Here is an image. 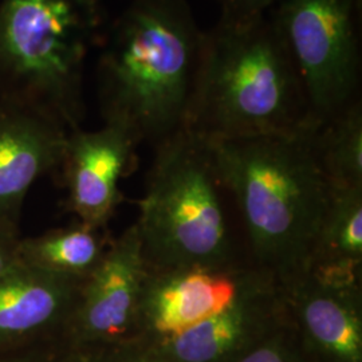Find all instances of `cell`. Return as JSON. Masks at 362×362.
<instances>
[{
	"instance_id": "277c9868",
	"label": "cell",
	"mask_w": 362,
	"mask_h": 362,
	"mask_svg": "<svg viewBox=\"0 0 362 362\" xmlns=\"http://www.w3.org/2000/svg\"><path fill=\"white\" fill-rule=\"evenodd\" d=\"M105 30L104 0H1L0 100L81 128L86 61Z\"/></svg>"
},
{
	"instance_id": "9a60e30c",
	"label": "cell",
	"mask_w": 362,
	"mask_h": 362,
	"mask_svg": "<svg viewBox=\"0 0 362 362\" xmlns=\"http://www.w3.org/2000/svg\"><path fill=\"white\" fill-rule=\"evenodd\" d=\"M311 149L333 189H362V103L357 98L318 121Z\"/></svg>"
},
{
	"instance_id": "ba28073f",
	"label": "cell",
	"mask_w": 362,
	"mask_h": 362,
	"mask_svg": "<svg viewBox=\"0 0 362 362\" xmlns=\"http://www.w3.org/2000/svg\"><path fill=\"white\" fill-rule=\"evenodd\" d=\"M259 272L248 259L228 266L148 269L136 344L177 336L227 309Z\"/></svg>"
},
{
	"instance_id": "6da1fadb",
	"label": "cell",
	"mask_w": 362,
	"mask_h": 362,
	"mask_svg": "<svg viewBox=\"0 0 362 362\" xmlns=\"http://www.w3.org/2000/svg\"><path fill=\"white\" fill-rule=\"evenodd\" d=\"M311 129L207 140L242 220L250 262L281 286L308 270L332 194L311 149Z\"/></svg>"
},
{
	"instance_id": "9c48e42d",
	"label": "cell",
	"mask_w": 362,
	"mask_h": 362,
	"mask_svg": "<svg viewBox=\"0 0 362 362\" xmlns=\"http://www.w3.org/2000/svg\"><path fill=\"white\" fill-rule=\"evenodd\" d=\"M282 290L311 361L362 362V272L308 270Z\"/></svg>"
},
{
	"instance_id": "ac0fdd59",
	"label": "cell",
	"mask_w": 362,
	"mask_h": 362,
	"mask_svg": "<svg viewBox=\"0 0 362 362\" xmlns=\"http://www.w3.org/2000/svg\"><path fill=\"white\" fill-rule=\"evenodd\" d=\"M65 354L66 362H153L145 350L134 342L90 349L65 350Z\"/></svg>"
},
{
	"instance_id": "7c38bea8",
	"label": "cell",
	"mask_w": 362,
	"mask_h": 362,
	"mask_svg": "<svg viewBox=\"0 0 362 362\" xmlns=\"http://www.w3.org/2000/svg\"><path fill=\"white\" fill-rule=\"evenodd\" d=\"M67 134L52 118L0 100V218L19 224L34 184L58 173Z\"/></svg>"
},
{
	"instance_id": "8fae6325",
	"label": "cell",
	"mask_w": 362,
	"mask_h": 362,
	"mask_svg": "<svg viewBox=\"0 0 362 362\" xmlns=\"http://www.w3.org/2000/svg\"><path fill=\"white\" fill-rule=\"evenodd\" d=\"M139 145L130 130L117 124L69 132L57 173L66 189V211L77 221L107 230L122 202L119 182L134 168Z\"/></svg>"
},
{
	"instance_id": "5bb4252c",
	"label": "cell",
	"mask_w": 362,
	"mask_h": 362,
	"mask_svg": "<svg viewBox=\"0 0 362 362\" xmlns=\"http://www.w3.org/2000/svg\"><path fill=\"white\" fill-rule=\"evenodd\" d=\"M113 238L109 230L81 221L21 239L22 266L66 278L85 279L100 264Z\"/></svg>"
},
{
	"instance_id": "44dd1931",
	"label": "cell",
	"mask_w": 362,
	"mask_h": 362,
	"mask_svg": "<svg viewBox=\"0 0 362 362\" xmlns=\"http://www.w3.org/2000/svg\"><path fill=\"white\" fill-rule=\"evenodd\" d=\"M219 4L220 16L246 19L270 13L279 0H214Z\"/></svg>"
},
{
	"instance_id": "3957f363",
	"label": "cell",
	"mask_w": 362,
	"mask_h": 362,
	"mask_svg": "<svg viewBox=\"0 0 362 362\" xmlns=\"http://www.w3.org/2000/svg\"><path fill=\"white\" fill-rule=\"evenodd\" d=\"M202 37L187 0H133L100 43L95 77L105 124L153 146L180 130Z\"/></svg>"
},
{
	"instance_id": "5b68a950",
	"label": "cell",
	"mask_w": 362,
	"mask_h": 362,
	"mask_svg": "<svg viewBox=\"0 0 362 362\" xmlns=\"http://www.w3.org/2000/svg\"><path fill=\"white\" fill-rule=\"evenodd\" d=\"M224 194L206 139L181 128L155 145L134 223L148 269L228 266L247 260L235 245Z\"/></svg>"
},
{
	"instance_id": "8992f818",
	"label": "cell",
	"mask_w": 362,
	"mask_h": 362,
	"mask_svg": "<svg viewBox=\"0 0 362 362\" xmlns=\"http://www.w3.org/2000/svg\"><path fill=\"white\" fill-rule=\"evenodd\" d=\"M362 0H279L270 11L318 122L360 98Z\"/></svg>"
},
{
	"instance_id": "30bf717a",
	"label": "cell",
	"mask_w": 362,
	"mask_h": 362,
	"mask_svg": "<svg viewBox=\"0 0 362 362\" xmlns=\"http://www.w3.org/2000/svg\"><path fill=\"white\" fill-rule=\"evenodd\" d=\"M287 320L282 286L260 270L227 309L140 346L153 362H236Z\"/></svg>"
},
{
	"instance_id": "4fadbf2b",
	"label": "cell",
	"mask_w": 362,
	"mask_h": 362,
	"mask_svg": "<svg viewBox=\"0 0 362 362\" xmlns=\"http://www.w3.org/2000/svg\"><path fill=\"white\" fill-rule=\"evenodd\" d=\"M83 279L21 266L0 279V353L58 342L77 303Z\"/></svg>"
},
{
	"instance_id": "ffe728a7",
	"label": "cell",
	"mask_w": 362,
	"mask_h": 362,
	"mask_svg": "<svg viewBox=\"0 0 362 362\" xmlns=\"http://www.w3.org/2000/svg\"><path fill=\"white\" fill-rule=\"evenodd\" d=\"M0 362H66V354L61 344L43 342L3 351Z\"/></svg>"
},
{
	"instance_id": "e0dca14e",
	"label": "cell",
	"mask_w": 362,
	"mask_h": 362,
	"mask_svg": "<svg viewBox=\"0 0 362 362\" xmlns=\"http://www.w3.org/2000/svg\"><path fill=\"white\" fill-rule=\"evenodd\" d=\"M236 362H313L287 320Z\"/></svg>"
},
{
	"instance_id": "2e32d148",
	"label": "cell",
	"mask_w": 362,
	"mask_h": 362,
	"mask_svg": "<svg viewBox=\"0 0 362 362\" xmlns=\"http://www.w3.org/2000/svg\"><path fill=\"white\" fill-rule=\"evenodd\" d=\"M311 269L362 272V189L332 188L311 250Z\"/></svg>"
},
{
	"instance_id": "7a4b0ae2",
	"label": "cell",
	"mask_w": 362,
	"mask_h": 362,
	"mask_svg": "<svg viewBox=\"0 0 362 362\" xmlns=\"http://www.w3.org/2000/svg\"><path fill=\"white\" fill-rule=\"evenodd\" d=\"M306 91L272 16H220L203 31L182 129L206 140L311 129Z\"/></svg>"
},
{
	"instance_id": "52a82bcc",
	"label": "cell",
	"mask_w": 362,
	"mask_h": 362,
	"mask_svg": "<svg viewBox=\"0 0 362 362\" xmlns=\"http://www.w3.org/2000/svg\"><path fill=\"white\" fill-rule=\"evenodd\" d=\"M146 275L141 240L133 223L113 238L100 264L83 279L61 346L79 350L136 344Z\"/></svg>"
},
{
	"instance_id": "d6986e66",
	"label": "cell",
	"mask_w": 362,
	"mask_h": 362,
	"mask_svg": "<svg viewBox=\"0 0 362 362\" xmlns=\"http://www.w3.org/2000/svg\"><path fill=\"white\" fill-rule=\"evenodd\" d=\"M22 235L19 224L0 218V279L19 269V243Z\"/></svg>"
}]
</instances>
